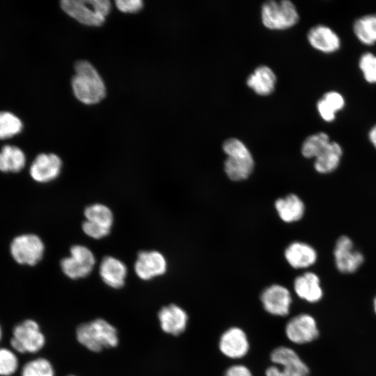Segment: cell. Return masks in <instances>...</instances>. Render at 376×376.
<instances>
[{"label":"cell","mask_w":376,"mask_h":376,"mask_svg":"<svg viewBox=\"0 0 376 376\" xmlns=\"http://www.w3.org/2000/svg\"><path fill=\"white\" fill-rule=\"evenodd\" d=\"M75 70L72 86L77 98L87 104L100 102L105 97L106 88L95 68L88 61H79Z\"/></svg>","instance_id":"1"},{"label":"cell","mask_w":376,"mask_h":376,"mask_svg":"<svg viewBox=\"0 0 376 376\" xmlns=\"http://www.w3.org/2000/svg\"><path fill=\"white\" fill-rule=\"evenodd\" d=\"M76 338L81 345L95 352L115 347L119 341L116 328L102 318L80 324Z\"/></svg>","instance_id":"2"},{"label":"cell","mask_w":376,"mask_h":376,"mask_svg":"<svg viewBox=\"0 0 376 376\" xmlns=\"http://www.w3.org/2000/svg\"><path fill=\"white\" fill-rule=\"evenodd\" d=\"M227 155L224 162L226 175L233 181H242L249 178L254 168L253 156L246 146L240 139L230 138L222 146Z\"/></svg>","instance_id":"3"},{"label":"cell","mask_w":376,"mask_h":376,"mask_svg":"<svg viewBox=\"0 0 376 376\" xmlns=\"http://www.w3.org/2000/svg\"><path fill=\"white\" fill-rule=\"evenodd\" d=\"M62 9L79 22L88 26H100L111 9L107 0H63Z\"/></svg>","instance_id":"4"},{"label":"cell","mask_w":376,"mask_h":376,"mask_svg":"<svg viewBox=\"0 0 376 376\" xmlns=\"http://www.w3.org/2000/svg\"><path fill=\"white\" fill-rule=\"evenodd\" d=\"M299 18L295 6L289 0H269L261 6L262 22L270 29L290 28L298 22Z\"/></svg>","instance_id":"5"},{"label":"cell","mask_w":376,"mask_h":376,"mask_svg":"<svg viewBox=\"0 0 376 376\" xmlns=\"http://www.w3.org/2000/svg\"><path fill=\"white\" fill-rule=\"evenodd\" d=\"M274 364L265 370V376H308L309 369L297 352L290 347L279 346L270 354Z\"/></svg>","instance_id":"6"},{"label":"cell","mask_w":376,"mask_h":376,"mask_svg":"<svg viewBox=\"0 0 376 376\" xmlns=\"http://www.w3.org/2000/svg\"><path fill=\"white\" fill-rule=\"evenodd\" d=\"M45 344V337L35 320L28 319L17 324L13 330L11 347L19 353H36Z\"/></svg>","instance_id":"7"},{"label":"cell","mask_w":376,"mask_h":376,"mask_svg":"<svg viewBox=\"0 0 376 376\" xmlns=\"http://www.w3.org/2000/svg\"><path fill=\"white\" fill-rule=\"evenodd\" d=\"M13 259L20 265H35L42 258L45 246L34 234H24L13 239L10 246Z\"/></svg>","instance_id":"8"},{"label":"cell","mask_w":376,"mask_h":376,"mask_svg":"<svg viewBox=\"0 0 376 376\" xmlns=\"http://www.w3.org/2000/svg\"><path fill=\"white\" fill-rule=\"evenodd\" d=\"M84 216L82 230L86 235L97 240L109 235L113 216L107 206L100 203L91 205L86 207Z\"/></svg>","instance_id":"9"},{"label":"cell","mask_w":376,"mask_h":376,"mask_svg":"<svg viewBox=\"0 0 376 376\" xmlns=\"http://www.w3.org/2000/svg\"><path fill=\"white\" fill-rule=\"evenodd\" d=\"M70 256L61 261L63 274L72 279H82L92 272L95 259L93 252L83 245H74L70 250Z\"/></svg>","instance_id":"10"},{"label":"cell","mask_w":376,"mask_h":376,"mask_svg":"<svg viewBox=\"0 0 376 376\" xmlns=\"http://www.w3.org/2000/svg\"><path fill=\"white\" fill-rule=\"evenodd\" d=\"M333 253L336 267L343 274L355 272L364 262L363 255L354 249L353 241L347 235L336 240Z\"/></svg>","instance_id":"11"},{"label":"cell","mask_w":376,"mask_h":376,"mask_svg":"<svg viewBox=\"0 0 376 376\" xmlns=\"http://www.w3.org/2000/svg\"><path fill=\"white\" fill-rule=\"evenodd\" d=\"M285 333L292 343L299 345L308 343L319 336L315 319L306 313L292 318L285 325Z\"/></svg>","instance_id":"12"},{"label":"cell","mask_w":376,"mask_h":376,"mask_svg":"<svg viewBox=\"0 0 376 376\" xmlns=\"http://www.w3.org/2000/svg\"><path fill=\"white\" fill-rule=\"evenodd\" d=\"M260 301L266 312L282 317L290 313L292 297L288 288L281 285L273 284L263 290Z\"/></svg>","instance_id":"13"},{"label":"cell","mask_w":376,"mask_h":376,"mask_svg":"<svg viewBox=\"0 0 376 376\" xmlns=\"http://www.w3.org/2000/svg\"><path fill=\"white\" fill-rule=\"evenodd\" d=\"M219 348L226 357L233 359L242 358L249 350L247 336L241 328L230 327L221 334L219 338Z\"/></svg>","instance_id":"14"},{"label":"cell","mask_w":376,"mask_h":376,"mask_svg":"<svg viewBox=\"0 0 376 376\" xmlns=\"http://www.w3.org/2000/svg\"><path fill=\"white\" fill-rule=\"evenodd\" d=\"M307 40L313 49L326 54H334L341 47V40L338 34L324 24H317L311 27L307 33Z\"/></svg>","instance_id":"15"},{"label":"cell","mask_w":376,"mask_h":376,"mask_svg":"<svg viewBox=\"0 0 376 376\" xmlns=\"http://www.w3.org/2000/svg\"><path fill=\"white\" fill-rule=\"evenodd\" d=\"M167 268L165 257L156 251H141L134 264V271L144 281L163 275Z\"/></svg>","instance_id":"16"},{"label":"cell","mask_w":376,"mask_h":376,"mask_svg":"<svg viewBox=\"0 0 376 376\" xmlns=\"http://www.w3.org/2000/svg\"><path fill=\"white\" fill-rule=\"evenodd\" d=\"M61 167L62 161L58 156L53 153H42L32 162L29 173L35 181L45 183L56 179Z\"/></svg>","instance_id":"17"},{"label":"cell","mask_w":376,"mask_h":376,"mask_svg":"<svg viewBox=\"0 0 376 376\" xmlns=\"http://www.w3.org/2000/svg\"><path fill=\"white\" fill-rule=\"evenodd\" d=\"M158 319L162 331L175 336L185 331L188 322L187 312L175 304L163 306L158 312Z\"/></svg>","instance_id":"18"},{"label":"cell","mask_w":376,"mask_h":376,"mask_svg":"<svg viewBox=\"0 0 376 376\" xmlns=\"http://www.w3.org/2000/svg\"><path fill=\"white\" fill-rule=\"evenodd\" d=\"M100 275L108 286L118 289L125 285L127 274L126 265L120 260L112 257H104L100 265Z\"/></svg>","instance_id":"19"},{"label":"cell","mask_w":376,"mask_h":376,"mask_svg":"<svg viewBox=\"0 0 376 376\" xmlns=\"http://www.w3.org/2000/svg\"><path fill=\"white\" fill-rule=\"evenodd\" d=\"M284 256L293 268L302 269L314 265L318 258L315 249L301 242L291 243L285 250Z\"/></svg>","instance_id":"20"},{"label":"cell","mask_w":376,"mask_h":376,"mask_svg":"<svg viewBox=\"0 0 376 376\" xmlns=\"http://www.w3.org/2000/svg\"><path fill=\"white\" fill-rule=\"evenodd\" d=\"M296 295L310 303L320 301L323 295L318 276L313 272H306L294 281Z\"/></svg>","instance_id":"21"},{"label":"cell","mask_w":376,"mask_h":376,"mask_svg":"<svg viewBox=\"0 0 376 376\" xmlns=\"http://www.w3.org/2000/svg\"><path fill=\"white\" fill-rule=\"evenodd\" d=\"M345 107V99L337 91H329L318 100L316 109L320 117L327 123L334 122L337 113Z\"/></svg>","instance_id":"22"},{"label":"cell","mask_w":376,"mask_h":376,"mask_svg":"<svg viewBox=\"0 0 376 376\" xmlns=\"http://www.w3.org/2000/svg\"><path fill=\"white\" fill-rule=\"evenodd\" d=\"M276 82L274 71L267 65H260L249 75L246 79L247 86L260 95L271 94Z\"/></svg>","instance_id":"23"},{"label":"cell","mask_w":376,"mask_h":376,"mask_svg":"<svg viewBox=\"0 0 376 376\" xmlns=\"http://www.w3.org/2000/svg\"><path fill=\"white\" fill-rule=\"evenodd\" d=\"M275 208L281 219L286 223L300 220L305 212L302 200L297 195L290 194L275 201Z\"/></svg>","instance_id":"24"},{"label":"cell","mask_w":376,"mask_h":376,"mask_svg":"<svg viewBox=\"0 0 376 376\" xmlns=\"http://www.w3.org/2000/svg\"><path fill=\"white\" fill-rule=\"evenodd\" d=\"M343 155L342 146L338 142L331 141L324 150L314 159L315 171L322 174L332 173L338 167Z\"/></svg>","instance_id":"25"},{"label":"cell","mask_w":376,"mask_h":376,"mask_svg":"<svg viewBox=\"0 0 376 376\" xmlns=\"http://www.w3.org/2000/svg\"><path fill=\"white\" fill-rule=\"evenodd\" d=\"M352 31L355 38L363 45L376 44V13L366 14L356 19Z\"/></svg>","instance_id":"26"},{"label":"cell","mask_w":376,"mask_h":376,"mask_svg":"<svg viewBox=\"0 0 376 376\" xmlns=\"http://www.w3.org/2000/svg\"><path fill=\"white\" fill-rule=\"evenodd\" d=\"M26 157L18 147L4 146L0 151V171L17 173L25 166Z\"/></svg>","instance_id":"27"},{"label":"cell","mask_w":376,"mask_h":376,"mask_svg":"<svg viewBox=\"0 0 376 376\" xmlns=\"http://www.w3.org/2000/svg\"><path fill=\"white\" fill-rule=\"evenodd\" d=\"M330 142V137L326 132H319L313 134L304 141L301 147V152L306 158L315 159Z\"/></svg>","instance_id":"28"},{"label":"cell","mask_w":376,"mask_h":376,"mask_svg":"<svg viewBox=\"0 0 376 376\" xmlns=\"http://www.w3.org/2000/svg\"><path fill=\"white\" fill-rule=\"evenodd\" d=\"M21 376H55V371L49 360L45 358H37L23 366Z\"/></svg>","instance_id":"29"},{"label":"cell","mask_w":376,"mask_h":376,"mask_svg":"<svg viewBox=\"0 0 376 376\" xmlns=\"http://www.w3.org/2000/svg\"><path fill=\"white\" fill-rule=\"evenodd\" d=\"M20 119L9 111H0V139L17 134L22 131Z\"/></svg>","instance_id":"30"},{"label":"cell","mask_w":376,"mask_h":376,"mask_svg":"<svg viewBox=\"0 0 376 376\" xmlns=\"http://www.w3.org/2000/svg\"><path fill=\"white\" fill-rule=\"evenodd\" d=\"M358 66L364 80L370 84H376V54L364 52L359 58Z\"/></svg>","instance_id":"31"},{"label":"cell","mask_w":376,"mask_h":376,"mask_svg":"<svg viewBox=\"0 0 376 376\" xmlns=\"http://www.w3.org/2000/svg\"><path fill=\"white\" fill-rule=\"evenodd\" d=\"M19 366L16 354L10 350L0 348V375L10 376L14 374Z\"/></svg>","instance_id":"32"},{"label":"cell","mask_w":376,"mask_h":376,"mask_svg":"<svg viewBox=\"0 0 376 376\" xmlns=\"http://www.w3.org/2000/svg\"><path fill=\"white\" fill-rule=\"evenodd\" d=\"M117 8L124 13H136L143 8V2L141 0H117Z\"/></svg>","instance_id":"33"},{"label":"cell","mask_w":376,"mask_h":376,"mask_svg":"<svg viewBox=\"0 0 376 376\" xmlns=\"http://www.w3.org/2000/svg\"><path fill=\"white\" fill-rule=\"evenodd\" d=\"M224 376H253V375L246 366L242 364H235L230 366L226 370Z\"/></svg>","instance_id":"34"},{"label":"cell","mask_w":376,"mask_h":376,"mask_svg":"<svg viewBox=\"0 0 376 376\" xmlns=\"http://www.w3.org/2000/svg\"><path fill=\"white\" fill-rule=\"evenodd\" d=\"M368 138L371 145L376 150V123L370 128L368 133Z\"/></svg>","instance_id":"35"},{"label":"cell","mask_w":376,"mask_h":376,"mask_svg":"<svg viewBox=\"0 0 376 376\" xmlns=\"http://www.w3.org/2000/svg\"><path fill=\"white\" fill-rule=\"evenodd\" d=\"M374 308H375V311L376 313V297L375 299H374Z\"/></svg>","instance_id":"36"},{"label":"cell","mask_w":376,"mask_h":376,"mask_svg":"<svg viewBox=\"0 0 376 376\" xmlns=\"http://www.w3.org/2000/svg\"><path fill=\"white\" fill-rule=\"evenodd\" d=\"M1 335H2V332H1V327H0V340H1Z\"/></svg>","instance_id":"37"},{"label":"cell","mask_w":376,"mask_h":376,"mask_svg":"<svg viewBox=\"0 0 376 376\" xmlns=\"http://www.w3.org/2000/svg\"><path fill=\"white\" fill-rule=\"evenodd\" d=\"M68 376H75V375H68Z\"/></svg>","instance_id":"38"}]
</instances>
